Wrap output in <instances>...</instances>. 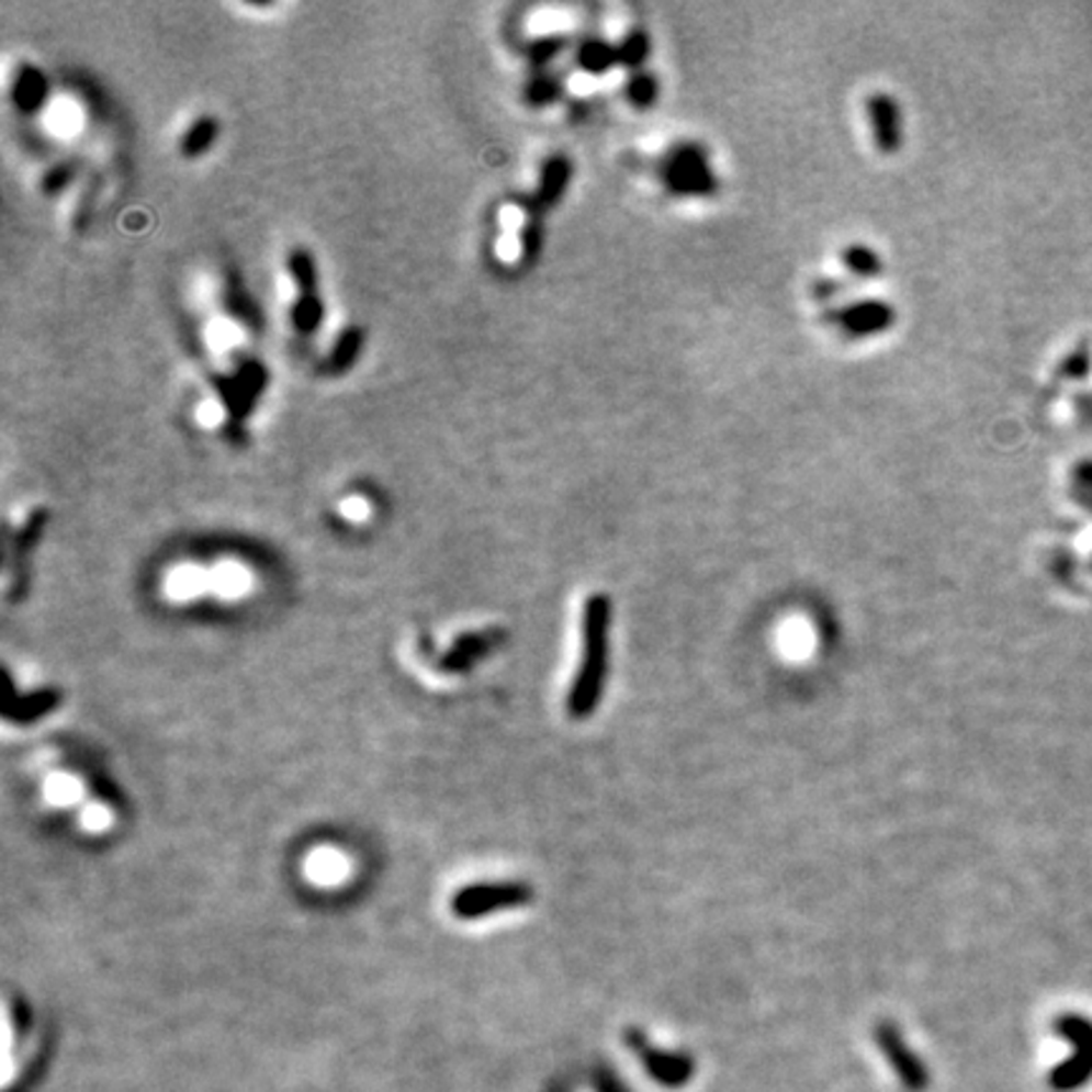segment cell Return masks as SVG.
<instances>
[{
	"instance_id": "7c38bea8",
	"label": "cell",
	"mask_w": 1092,
	"mask_h": 1092,
	"mask_svg": "<svg viewBox=\"0 0 1092 1092\" xmlns=\"http://www.w3.org/2000/svg\"><path fill=\"white\" fill-rule=\"evenodd\" d=\"M572 178V162L570 157L556 155L544 165L541 170V182H539V203L541 205H554L556 200L564 195L566 185H570Z\"/></svg>"
},
{
	"instance_id": "4fadbf2b",
	"label": "cell",
	"mask_w": 1092,
	"mask_h": 1092,
	"mask_svg": "<svg viewBox=\"0 0 1092 1092\" xmlns=\"http://www.w3.org/2000/svg\"><path fill=\"white\" fill-rule=\"evenodd\" d=\"M211 589L225 599L244 597L246 592L251 589V574H248L240 564L233 562L215 564L211 570Z\"/></svg>"
},
{
	"instance_id": "52a82bcc",
	"label": "cell",
	"mask_w": 1092,
	"mask_h": 1092,
	"mask_svg": "<svg viewBox=\"0 0 1092 1092\" xmlns=\"http://www.w3.org/2000/svg\"><path fill=\"white\" fill-rule=\"evenodd\" d=\"M878 1045H880L882 1052H886L888 1062L896 1067L898 1078L903 1080L905 1088H911V1090L925 1088V1082H928V1074H925L919 1057H915L911 1052V1049H908V1045L903 1042V1037H900V1032H898L896 1024H890V1022H882L880 1024V1027H878Z\"/></svg>"
},
{
	"instance_id": "f546056e",
	"label": "cell",
	"mask_w": 1092,
	"mask_h": 1092,
	"mask_svg": "<svg viewBox=\"0 0 1092 1092\" xmlns=\"http://www.w3.org/2000/svg\"><path fill=\"white\" fill-rule=\"evenodd\" d=\"M198 420L203 423V425H207V428H215V425H221L225 420L223 405H218V403H205L198 410Z\"/></svg>"
},
{
	"instance_id": "277c9868",
	"label": "cell",
	"mask_w": 1092,
	"mask_h": 1092,
	"mask_svg": "<svg viewBox=\"0 0 1092 1092\" xmlns=\"http://www.w3.org/2000/svg\"><path fill=\"white\" fill-rule=\"evenodd\" d=\"M832 327H837L845 337L860 339V337H875L888 331L896 324V308L893 304L882 302V299H860V302L845 304L840 308H830L824 314Z\"/></svg>"
},
{
	"instance_id": "603a6c76",
	"label": "cell",
	"mask_w": 1092,
	"mask_h": 1092,
	"mask_svg": "<svg viewBox=\"0 0 1092 1092\" xmlns=\"http://www.w3.org/2000/svg\"><path fill=\"white\" fill-rule=\"evenodd\" d=\"M289 269H291V277L296 279L299 289H302V296H314L312 294V291H314V261H312V256H308L306 251H296L294 256H291Z\"/></svg>"
},
{
	"instance_id": "ffe728a7",
	"label": "cell",
	"mask_w": 1092,
	"mask_h": 1092,
	"mask_svg": "<svg viewBox=\"0 0 1092 1092\" xmlns=\"http://www.w3.org/2000/svg\"><path fill=\"white\" fill-rule=\"evenodd\" d=\"M44 91H46V85H44V77L41 74H36L33 69H23V74L19 77V85H15V104L21 106V110H36V106L41 104V99H44Z\"/></svg>"
},
{
	"instance_id": "1f68e13d",
	"label": "cell",
	"mask_w": 1092,
	"mask_h": 1092,
	"mask_svg": "<svg viewBox=\"0 0 1092 1092\" xmlns=\"http://www.w3.org/2000/svg\"><path fill=\"white\" fill-rule=\"evenodd\" d=\"M66 178H69V170H56V172L52 175V178L46 180V190H54V188H58V185H64V180H66Z\"/></svg>"
},
{
	"instance_id": "3957f363",
	"label": "cell",
	"mask_w": 1092,
	"mask_h": 1092,
	"mask_svg": "<svg viewBox=\"0 0 1092 1092\" xmlns=\"http://www.w3.org/2000/svg\"><path fill=\"white\" fill-rule=\"evenodd\" d=\"M531 903V888L524 882H479L463 888L450 900V911L455 919L473 921L506 908H521Z\"/></svg>"
},
{
	"instance_id": "6da1fadb",
	"label": "cell",
	"mask_w": 1092,
	"mask_h": 1092,
	"mask_svg": "<svg viewBox=\"0 0 1092 1092\" xmlns=\"http://www.w3.org/2000/svg\"><path fill=\"white\" fill-rule=\"evenodd\" d=\"M610 638H612V599L592 595L582 610V657L572 680L566 711L572 719H589L603 700L607 675H610Z\"/></svg>"
},
{
	"instance_id": "5b68a950",
	"label": "cell",
	"mask_w": 1092,
	"mask_h": 1092,
	"mask_svg": "<svg viewBox=\"0 0 1092 1092\" xmlns=\"http://www.w3.org/2000/svg\"><path fill=\"white\" fill-rule=\"evenodd\" d=\"M1060 1032L1072 1042L1078 1055L1060 1065L1052 1074V1085L1057 1090H1074L1092 1078V1027L1078 1016L1060 1020Z\"/></svg>"
},
{
	"instance_id": "8fae6325",
	"label": "cell",
	"mask_w": 1092,
	"mask_h": 1092,
	"mask_svg": "<svg viewBox=\"0 0 1092 1092\" xmlns=\"http://www.w3.org/2000/svg\"><path fill=\"white\" fill-rule=\"evenodd\" d=\"M205 589H211V572L198 564L175 566L168 574V582H165V592L175 603H188V599L203 595Z\"/></svg>"
},
{
	"instance_id": "44dd1931",
	"label": "cell",
	"mask_w": 1092,
	"mask_h": 1092,
	"mask_svg": "<svg viewBox=\"0 0 1092 1092\" xmlns=\"http://www.w3.org/2000/svg\"><path fill=\"white\" fill-rule=\"evenodd\" d=\"M207 345H211L215 352H228V349L238 347L240 339H244V331H240L233 322H213L205 331Z\"/></svg>"
},
{
	"instance_id": "7402d4cb",
	"label": "cell",
	"mask_w": 1092,
	"mask_h": 1092,
	"mask_svg": "<svg viewBox=\"0 0 1092 1092\" xmlns=\"http://www.w3.org/2000/svg\"><path fill=\"white\" fill-rule=\"evenodd\" d=\"M357 352H360V329H347L331 352V370H345L347 364H352Z\"/></svg>"
},
{
	"instance_id": "ba28073f",
	"label": "cell",
	"mask_w": 1092,
	"mask_h": 1092,
	"mask_svg": "<svg viewBox=\"0 0 1092 1092\" xmlns=\"http://www.w3.org/2000/svg\"><path fill=\"white\" fill-rule=\"evenodd\" d=\"M628 1042L632 1047H635V1052H638L640 1060H643L645 1070L653 1074L657 1082H663V1085H680V1082H686L690 1078V1070H694L690 1057L675 1055V1052H663V1049L650 1047L648 1042L643 1039V1035H638L635 1029H632V1035L628 1037Z\"/></svg>"
},
{
	"instance_id": "4316f807",
	"label": "cell",
	"mask_w": 1092,
	"mask_h": 1092,
	"mask_svg": "<svg viewBox=\"0 0 1092 1092\" xmlns=\"http://www.w3.org/2000/svg\"><path fill=\"white\" fill-rule=\"evenodd\" d=\"M339 511L349 521H364L367 516H370V504H367L362 496H349V498H345V502H341Z\"/></svg>"
},
{
	"instance_id": "d6986e66",
	"label": "cell",
	"mask_w": 1092,
	"mask_h": 1092,
	"mask_svg": "<svg viewBox=\"0 0 1092 1092\" xmlns=\"http://www.w3.org/2000/svg\"><path fill=\"white\" fill-rule=\"evenodd\" d=\"M44 795L52 804L66 807V804L79 802L81 785L71 777V774H52V777H48L46 785H44Z\"/></svg>"
},
{
	"instance_id": "ac0fdd59",
	"label": "cell",
	"mask_w": 1092,
	"mask_h": 1092,
	"mask_svg": "<svg viewBox=\"0 0 1092 1092\" xmlns=\"http://www.w3.org/2000/svg\"><path fill=\"white\" fill-rule=\"evenodd\" d=\"M648 56H650V36L643 29H632L628 36L622 38V44L617 46V64L628 66V69H638Z\"/></svg>"
},
{
	"instance_id": "484cf974",
	"label": "cell",
	"mask_w": 1092,
	"mask_h": 1092,
	"mask_svg": "<svg viewBox=\"0 0 1092 1092\" xmlns=\"http://www.w3.org/2000/svg\"><path fill=\"white\" fill-rule=\"evenodd\" d=\"M81 824L89 832H104L112 824V812L102 804H89L85 812H81Z\"/></svg>"
},
{
	"instance_id": "83f0119b",
	"label": "cell",
	"mask_w": 1092,
	"mask_h": 1092,
	"mask_svg": "<svg viewBox=\"0 0 1092 1092\" xmlns=\"http://www.w3.org/2000/svg\"><path fill=\"white\" fill-rule=\"evenodd\" d=\"M556 91H560V87H556L554 79H537L529 89V99L533 104H547L556 97Z\"/></svg>"
},
{
	"instance_id": "8992f818",
	"label": "cell",
	"mask_w": 1092,
	"mask_h": 1092,
	"mask_svg": "<svg viewBox=\"0 0 1092 1092\" xmlns=\"http://www.w3.org/2000/svg\"><path fill=\"white\" fill-rule=\"evenodd\" d=\"M865 112H868L875 147L880 149L882 155H896L900 145H903V120H900V106L896 102V97L890 94H878L868 97L865 102Z\"/></svg>"
},
{
	"instance_id": "9a60e30c",
	"label": "cell",
	"mask_w": 1092,
	"mask_h": 1092,
	"mask_svg": "<svg viewBox=\"0 0 1092 1092\" xmlns=\"http://www.w3.org/2000/svg\"><path fill=\"white\" fill-rule=\"evenodd\" d=\"M577 64L582 66V71L592 74V77H599V74L610 71L612 66H617V46H610L603 38L585 41L577 54Z\"/></svg>"
},
{
	"instance_id": "f1b7e54d",
	"label": "cell",
	"mask_w": 1092,
	"mask_h": 1092,
	"mask_svg": "<svg viewBox=\"0 0 1092 1092\" xmlns=\"http://www.w3.org/2000/svg\"><path fill=\"white\" fill-rule=\"evenodd\" d=\"M845 289V283L837 281V279H820V281H814L812 283V296L817 299V302H832L840 291Z\"/></svg>"
},
{
	"instance_id": "5bb4252c",
	"label": "cell",
	"mask_w": 1092,
	"mask_h": 1092,
	"mask_svg": "<svg viewBox=\"0 0 1092 1092\" xmlns=\"http://www.w3.org/2000/svg\"><path fill=\"white\" fill-rule=\"evenodd\" d=\"M81 120H85V114H81L79 104L71 102V99H56V102L46 106V114H44L46 127L58 137L77 135V132L81 130Z\"/></svg>"
},
{
	"instance_id": "9c48e42d",
	"label": "cell",
	"mask_w": 1092,
	"mask_h": 1092,
	"mask_svg": "<svg viewBox=\"0 0 1092 1092\" xmlns=\"http://www.w3.org/2000/svg\"><path fill=\"white\" fill-rule=\"evenodd\" d=\"M58 706V694L56 690H36V694H15L13 686H8L5 690V703H3V716L5 721L11 723H33L38 719H44Z\"/></svg>"
},
{
	"instance_id": "d4e9b609",
	"label": "cell",
	"mask_w": 1092,
	"mask_h": 1092,
	"mask_svg": "<svg viewBox=\"0 0 1092 1092\" xmlns=\"http://www.w3.org/2000/svg\"><path fill=\"white\" fill-rule=\"evenodd\" d=\"M322 319V306L314 296H302L294 306V324L299 331H312Z\"/></svg>"
},
{
	"instance_id": "30bf717a",
	"label": "cell",
	"mask_w": 1092,
	"mask_h": 1092,
	"mask_svg": "<svg viewBox=\"0 0 1092 1092\" xmlns=\"http://www.w3.org/2000/svg\"><path fill=\"white\" fill-rule=\"evenodd\" d=\"M304 870H306V878L312 880L314 886L331 888V886H339V882H345L349 878L352 865H349V857L341 855L337 847H316L314 853L306 857Z\"/></svg>"
},
{
	"instance_id": "e0dca14e",
	"label": "cell",
	"mask_w": 1092,
	"mask_h": 1092,
	"mask_svg": "<svg viewBox=\"0 0 1092 1092\" xmlns=\"http://www.w3.org/2000/svg\"><path fill=\"white\" fill-rule=\"evenodd\" d=\"M657 94H661V85H657V77L653 71H635L628 79V85H624V97H628V102L635 110L655 106Z\"/></svg>"
},
{
	"instance_id": "2e32d148",
	"label": "cell",
	"mask_w": 1092,
	"mask_h": 1092,
	"mask_svg": "<svg viewBox=\"0 0 1092 1092\" xmlns=\"http://www.w3.org/2000/svg\"><path fill=\"white\" fill-rule=\"evenodd\" d=\"M842 266H845V269L857 279H875L880 277L882 271L880 256L875 254L870 246H860V244L847 246L845 251H842Z\"/></svg>"
},
{
	"instance_id": "7a4b0ae2",
	"label": "cell",
	"mask_w": 1092,
	"mask_h": 1092,
	"mask_svg": "<svg viewBox=\"0 0 1092 1092\" xmlns=\"http://www.w3.org/2000/svg\"><path fill=\"white\" fill-rule=\"evenodd\" d=\"M661 180L671 193L683 198H703L719 190V178L708 165L706 149L696 142H683L665 155L661 162Z\"/></svg>"
},
{
	"instance_id": "4dcf8cb0",
	"label": "cell",
	"mask_w": 1092,
	"mask_h": 1092,
	"mask_svg": "<svg viewBox=\"0 0 1092 1092\" xmlns=\"http://www.w3.org/2000/svg\"><path fill=\"white\" fill-rule=\"evenodd\" d=\"M498 254H502L504 258H516L521 254V238L504 236L502 244H498Z\"/></svg>"
},
{
	"instance_id": "cb8c5ba5",
	"label": "cell",
	"mask_w": 1092,
	"mask_h": 1092,
	"mask_svg": "<svg viewBox=\"0 0 1092 1092\" xmlns=\"http://www.w3.org/2000/svg\"><path fill=\"white\" fill-rule=\"evenodd\" d=\"M213 137H215V124H213V120H200L198 124H193V130L188 132L185 142H182V153H185L188 157L200 155V153H203V149H207V145H211Z\"/></svg>"
}]
</instances>
